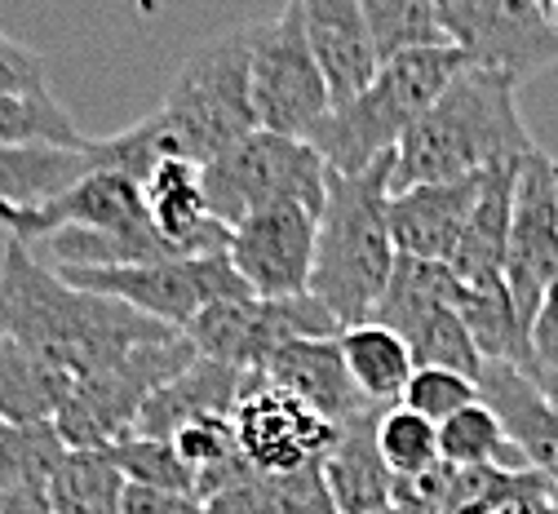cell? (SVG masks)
<instances>
[{"instance_id":"16","label":"cell","mask_w":558,"mask_h":514,"mask_svg":"<svg viewBox=\"0 0 558 514\" xmlns=\"http://www.w3.org/2000/svg\"><path fill=\"white\" fill-rule=\"evenodd\" d=\"M487 174V169H483ZM483 174L457 178V182H426L390 191L386 200V223L399 258H422V262H448L483 187Z\"/></svg>"},{"instance_id":"7","label":"cell","mask_w":558,"mask_h":514,"mask_svg":"<svg viewBox=\"0 0 558 514\" xmlns=\"http://www.w3.org/2000/svg\"><path fill=\"white\" fill-rule=\"evenodd\" d=\"M324 195H328V165L302 138L253 129L231 152L204 165V200L222 227H235L240 217L275 204H306L319 213Z\"/></svg>"},{"instance_id":"3","label":"cell","mask_w":558,"mask_h":514,"mask_svg":"<svg viewBox=\"0 0 558 514\" xmlns=\"http://www.w3.org/2000/svg\"><path fill=\"white\" fill-rule=\"evenodd\" d=\"M390 169H395V156H381L373 169H364L355 178L328 174V195L319 208V236H315L311 292L337 315L341 328L373 320L381 292L395 275V262H399L390 223H386Z\"/></svg>"},{"instance_id":"34","label":"cell","mask_w":558,"mask_h":514,"mask_svg":"<svg viewBox=\"0 0 558 514\" xmlns=\"http://www.w3.org/2000/svg\"><path fill=\"white\" fill-rule=\"evenodd\" d=\"M204 514H279L275 475H248L214 497H204Z\"/></svg>"},{"instance_id":"5","label":"cell","mask_w":558,"mask_h":514,"mask_svg":"<svg viewBox=\"0 0 558 514\" xmlns=\"http://www.w3.org/2000/svg\"><path fill=\"white\" fill-rule=\"evenodd\" d=\"M253 27L222 32L204 40L182 58L173 71L169 94L160 103V129L169 138V156L208 165L240 138H248L253 124Z\"/></svg>"},{"instance_id":"13","label":"cell","mask_w":558,"mask_h":514,"mask_svg":"<svg viewBox=\"0 0 558 514\" xmlns=\"http://www.w3.org/2000/svg\"><path fill=\"white\" fill-rule=\"evenodd\" d=\"M240 453L257 475H293L306 466H324L332 453L341 426L306 408L298 395L266 386L257 373H248V391L240 395L231 413Z\"/></svg>"},{"instance_id":"23","label":"cell","mask_w":558,"mask_h":514,"mask_svg":"<svg viewBox=\"0 0 558 514\" xmlns=\"http://www.w3.org/2000/svg\"><path fill=\"white\" fill-rule=\"evenodd\" d=\"M386 408H368L341 426L332 453L324 457V483L341 514H377L395 501V475L377 453V421Z\"/></svg>"},{"instance_id":"9","label":"cell","mask_w":558,"mask_h":514,"mask_svg":"<svg viewBox=\"0 0 558 514\" xmlns=\"http://www.w3.org/2000/svg\"><path fill=\"white\" fill-rule=\"evenodd\" d=\"M368 324L399 333L416 369H448L470 382H478L483 373V355L474 350L457 315V275L448 271V262L399 258Z\"/></svg>"},{"instance_id":"25","label":"cell","mask_w":558,"mask_h":514,"mask_svg":"<svg viewBox=\"0 0 558 514\" xmlns=\"http://www.w3.org/2000/svg\"><path fill=\"white\" fill-rule=\"evenodd\" d=\"M341 355H345V369H351V382L360 386V395L368 404L395 408L416 373L412 350L399 333L381 328V324H355V328H341Z\"/></svg>"},{"instance_id":"20","label":"cell","mask_w":558,"mask_h":514,"mask_svg":"<svg viewBox=\"0 0 558 514\" xmlns=\"http://www.w3.org/2000/svg\"><path fill=\"white\" fill-rule=\"evenodd\" d=\"M478 399L497 413L523 466L558 488V408L545 404L536 382L523 369H514V363H483Z\"/></svg>"},{"instance_id":"40","label":"cell","mask_w":558,"mask_h":514,"mask_svg":"<svg viewBox=\"0 0 558 514\" xmlns=\"http://www.w3.org/2000/svg\"><path fill=\"white\" fill-rule=\"evenodd\" d=\"M541 10H545L549 27H554V36H558V0H541Z\"/></svg>"},{"instance_id":"36","label":"cell","mask_w":558,"mask_h":514,"mask_svg":"<svg viewBox=\"0 0 558 514\" xmlns=\"http://www.w3.org/2000/svg\"><path fill=\"white\" fill-rule=\"evenodd\" d=\"M124 514H204L195 492H160V488H124Z\"/></svg>"},{"instance_id":"38","label":"cell","mask_w":558,"mask_h":514,"mask_svg":"<svg viewBox=\"0 0 558 514\" xmlns=\"http://www.w3.org/2000/svg\"><path fill=\"white\" fill-rule=\"evenodd\" d=\"M527 378L536 382V391L545 395V404L558 408V369H536V373H527Z\"/></svg>"},{"instance_id":"41","label":"cell","mask_w":558,"mask_h":514,"mask_svg":"<svg viewBox=\"0 0 558 514\" xmlns=\"http://www.w3.org/2000/svg\"><path fill=\"white\" fill-rule=\"evenodd\" d=\"M541 307H554V311H558V279H554V288L545 292V302H541Z\"/></svg>"},{"instance_id":"32","label":"cell","mask_w":558,"mask_h":514,"mask_svg":"<svg viewBox=\"0 0 558 514\" xmlns=\"http://www.w3.org/2000/svg\"><path fill=\"white\" fill-rule=\"evenodd\" d=\"M116 470L137 483V488H160V492H195V475L191 466L178 457L173 439H143V434H129L120 444L102 449Z\"/></svg>"},{"instance_id":"11","label":"cell","mask_w":558,"mask_h":514,"mask_svg":"<svg viewBox=\"0 0 558 514\" xmlns=\"http://www.w3.org/2000/svg\"><path fill=\"white\" fill-rule=\"evenodd\" d=\"M182 333L195 346V355L231 363V369H244V373H257L279 346L302 342V337H337L341 324L315 292H298V298L214 302Z\"/></svg>"},{"instance_id":"2","label":"cell","mask_w":558,"mask_h":514,"mask_svg":"<svg viewBox=\"0 0 558 514\" xmlns=\"http://www.w3.org/2000/svg\"><path fill=\"white\" fill-rule=\"evenodd\" d=\"M519 89L510 76L487 67H465L461 76L435 98L430 111L395 146L390 191L426 187V182H457L483 174L506 160H527L541 152L523 124Z\"/></svg>"},{"instance_id":"37","label":"cell","mask_w":558,"mask_h":514,"mask_svg":"<svg viewBox=\"0 0 558 514\" xmlns=\"http://www.w3.org/2000/svg\"><path fill=\"white\" fill-rule=\"evenodd\" d=\"M0 514H49L45 488H10V492H0Z\"/></svg>"},{"instance_id":"33","label":"cell","mask_w":558,"mask_h":514,"mask_svg":"<svg viewBox=\"0 0 558 514\" xmlns=\"http://www.w3.org/2000/svg\"><path fill=\"white\" fill-rule=\"evenodd\" d=\"M474 399H478V382H470L461 373H448V369H416L399 404L439 426V421H448L452 413H461Z\"/></svg>"},{"instance_id":"4","label":"cell","mask_w":558,"mask_h":514,"mask_svg":"<svg viewBox=\"0 0 558 514\" xmlns=\"http://www.w3.org/2000/svg\"><path fill=\"white\" fill-rule=\"evenodd\" d=\"M465 67L470 58L457 45H422V49H403L386 58L364 94L332 107L319 120V129L311 133V146L324 156L328 174L355 178L373 169L381 156H395L399 138L416 124V116L435 107V98Z\"/></svg>"},{"instance_id":"39","label":"cell","mask_w":558,"mask_h":514,"mask_svg":"<svg viewBox=\"0 0 558 514\" xmlns=\"http://www.w3.org/2000/svg\"><path fill=\"white\" fill-rule=\"evenodd\" d=\"M377 514H439V510L416 505V501H390V505H386V510H377Z\"/></svg>"},{"instance_id":"30","label":"cell","mask_w":558,"mask_h":514,"mask_svg":"<svg viewBox=\"0 0 558 514\" xmlns=\"http://www.w3.org/2000/svg\"><path fill=\"white\" fill-rule=\"evenodd\" d=\"M377 453L395 479H416L439 466V426L395 404L377 421Z\"/></svg>"},{"instance_id":"14","label":"cell","mask_w":558,"mask_h":514,"mask_svg":"<svg viewBox=\"0 0 558 514\" xmlns=\"http://www.w3.org/2000/svg\"><path fill=\"white\" fill-rule=\"evenodd\" d=\"M554 279H558V160L532 152L519 165L510 240H506V288L527 333Z\"/></svg>"},{"instance_id":"35","label":"cell","mask_w":558,"mask_h":514,"mask_svg":"<svg viewBox=\"0 0 558 514\" xmlns=\"http://www.w3.org/2000/svg\"><path fill=\"white\" fill-rule=\"evenodd\" d=\"M49 81H45V62L23 49L19 40L0 36V98L10 94H45Z\"/></svg>"},{"instance_id":"19","label":"cell","mask_w":558,"mask_h":514,"mask_svg":"<svg viewBox=\"0 0 558 514\" xmlns=\"http://www.w3.org/2000/svg\"><path fill=\"white\" fill-rule=\"evenodd\" d=\"M143 204L156 236L178 253V258H199V253H227L231 227H222L204 200V165L195 160H160L143 178Z\"/></svg>"},{"instance_id":"18","label":"cell","mask_w":558,"mask_h":514,"mask_svg":"<svg viewBox=\"0 0 558 514\" xmlns=\"http://www.w3.org/2000/svg\"><path fill=\"white\" fill-rule=\"evenodd\" d=\"M337 337H302V342L279 346L257 369V378L266 386L298 395L306 408H315L332 426H345L351 417H360L368 408H381V404H368L360 395V386L351 382V369H345V355H341Z\"/></svg>"},{"instance_id":"12","label":"cell","mask_w":558,"mask_h":514,"mask_svg":"<svg viewBox=\"0 0 558 514\" xmlns=\"http://www.w3.org/2000/svg\"><path fill=\"white\" fill-rule=\"evenodd\" d=\"M435 19L470 67L501 71L514 85L558 67V36L541 0H435Z\"/></svg>"},{"instance_id":"21","label":"cell","mask_w":558,"mask_h":514,"mask_svg":"<svg viewBox=\"0 0 558 514\" xmlns=\"http://www.w3.org/2000/svg\"><path fill=\"white\" fill-rule=\"evenodd\" d=\"M244 391H248V373L244 369H231V363H218V359L199 355L195 363H186L173 382H165L143 404L133 434L173 439L182 426H191L199 417H231Z\"/></svg>"},{"instance_id":"8","label":"cell","mask_w":558,"mask_h":514,"mask_svg":"<svg viewBox=\"0 0 558 514\" xmlns=\"http://www.w3.org/2000/svg\"><path fill=\"white\" fill-rule=\"evenodd\" d=\"M66 284L102 292L133 311H143L169 328H186L204 307L253 298V288L231 266V253H199V258H165L137 266H66L58 271Z\"/></svg>"},{"instance_id":"31","label":"cell","mask_w":558,"mask_h":514,"mask_svg":"<svg viewBox=\"0 0 558 514\" xmlns=\"http://www.w3.org/2000/svg\"><path fill=\"white\" fill-rule=\"evenodd\" d=\"M364 23L373 32V45L386 58L422 45H448L435 19V0H360Z\"/></svg>"},{"instance_id":"6","label":"cell","mask_w":558,"mask_h":514,"mask_svg":"<svg viewBox=\"0 0 558 514\" xmlns=\"http://www.w3.org/2000/svg\"><path fill=\"white\" fill-rule=\"evenodd\" d=\"M195 359L199 355L186 342V333H169L160 342L129 350L111 369L81 378L53 417V430L66 444V453H102V449L120 444V439H129L143 404Z\"/></svg>"},{"instance_id":"27","label":"cell","mask_w":558,"mask_h":514,"mask_svg":"<svg viewBox=\"0 0 558 514\" xmlns=\"http://www.w3.org/2000/svg\"><path fill=\"white\" fill-rule=\"evenodd\" d=\"M124 488L129 479L107 453H66L45 483V501L49 514H124Z\"/></svg>"},{"instance_id":"17","label":"cell","mask_w":558,"mask_h":514,"mask_svg":"<svg viewBox=\"0 0 558 514\" xmlns=\"http://www.w3.org/2000/svg\"><path fill=\"white\" fill-rule=\"evenodd\" d=\"M311 53L319 62V76L328 85V103L341 107L373 85L381 71V53L364 23L360 0H298Z\"/></svg>"},{"instance_id":"22","label":"cell","mask_w":558,"mask_h":514,"mask_svg":"<svg viewBox=\"0 0 558 514\" xmlns=\"http://www.w3.org/2000/svg\"><path fill=\"white\" fill-rule=\"evenodd\" d=\"M519 165L523 160H506L483 174L478 200L470 223L448 258V271L457 275V284L465 288H483V284H501L506 279V240H510V213H514V182H519Z\"/></svg>"},{"instance_id":"15","label":"cell","mask_w":558,"mask_h":514,"mask_svg":"<svg viewBox=\"0 0 558 514\" xmlns=\"http://www.w3.org/2000/svg\"><path fill=\"white\" fill-rule=\"evenodd\" d=\"M319 213L306 204L257 208L231 227L227 253L253 298H298L311 292Z\"/></svg>"},{"instance_id":"28","label":"cell","mask_w":558,"mask_h":514,"mask_svg":"<svg viewBox=\"0 0 558 514\" xmlns=\"http://www.w3.org/2000/svg\"><path fill=\"white\" fill-rule=\"evenodd\" d=\"M439 462L452 470H483V466L527 470L523 457L514 453V444L506 439L497 413L483 399H474L461 413H452L448 421H439Z\"/></svg>"},{"instance_id":"1","label":"cell","mask_w":558,"mask_h":514,"mask_svg":"<svg viewBox=\"0 0 558 514\" xmlns=\"http://www.w3.org/2000/svg\"><path fill=\"white\" fill-rule=\"evenodd\" d=\"M178 328L133 311L102 292L66 284L36 249L5 240L0 253V337H10L27 355L72 382L111 369L129 350L160 342Z\"/></svg>"},{"instance_id":"29","label":"cell","mask_w":558,"mask_h":514,"mask_svg":"<svg viewBox=\"0 0 558 514\" xmlns=\"http://www.w3.org/2000/svg\"><path fill=\"white\" fill-rule=\"evenodd\" d=\"M66 457L53 421H0V492L10 488H45L53 466Z\"/></svg>"},{"instance_id":"26","label":"cell","mask_w":558,"mask_h":514,"mask_svg":"<svg viewBox=\"0 0 558 514\" xmlns=\"http://www.w3.org/2000/svg\"><path fill=\"white\" fill-rule=\"evenodd\" d=\"M72 386L76 382L66 373L40 363L10 337H0V421H53Z\"/></svg>"},{"instance_id":"24","label":"cell","mask_w":558,"mask_h":514,"mask_svg":"<svg viewBox=\"0 0 558 514\" xmlns=\"http://www.w3.org/2000/svg\"><path fill=\"white\" fill-rule=\"evenodd\" d=\"M85 174V146H0V208H36Z\"/></svg>"},{"instance_id":"10","label":"cell","mask_w":558,"mask_h":514,"mask_svg":"<svg viewBox=\"0 0 558 514\" xmlns=\"http://www.w3.org/2000/svg\"><path fill=\"white\" fill-rule=\"evenodd\" d=\"M248 89H253V124L266 133H279V138L311 142L319 120L332 111L298 0H289L275 19L253 23Z\"/></svg>"}]
</instances>
